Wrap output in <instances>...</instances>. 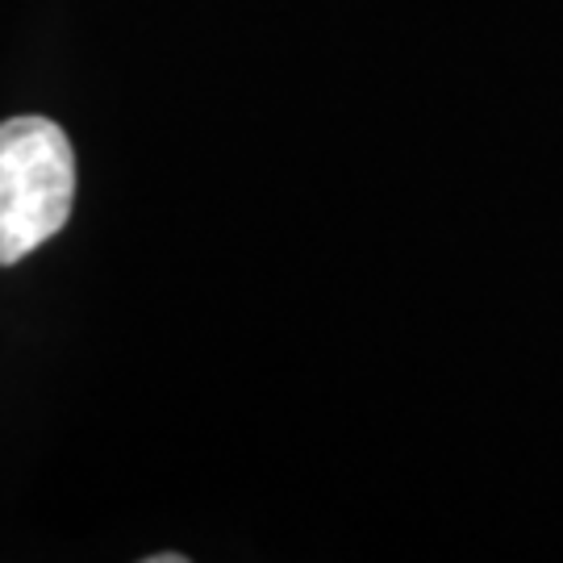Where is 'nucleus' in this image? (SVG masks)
<instances>
[{
    "label": "nucleus",
    "instance_id": "1",
    "mask_svg": "<svg viewBox=\"0 0 563 563\" xmlns=\"http://www.w3.org/2000/svg\"><path fill=\"white\" fill-rule=\"evenodd\" d=\"M76 201V155L51 118L0 125V267L59 234Z\"/></svg>",
    "mask_w": 563,
    "mask_h": 563
}]
</instances>
